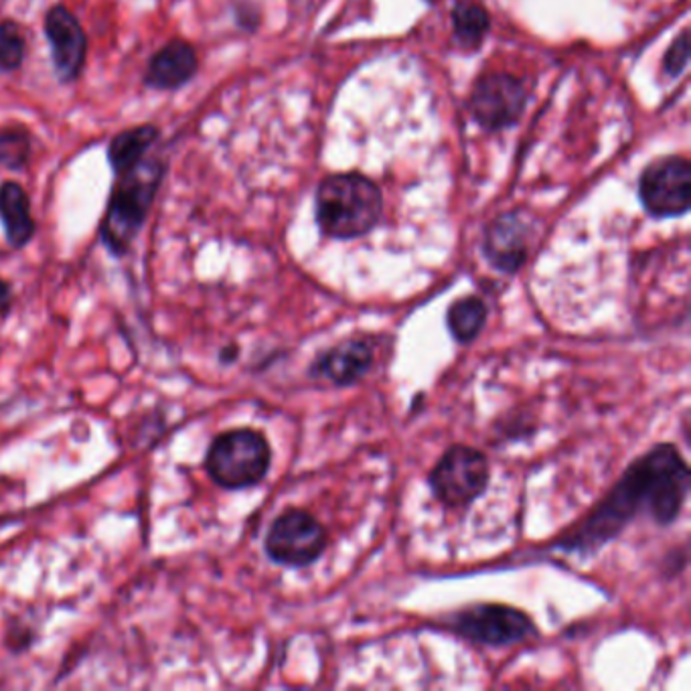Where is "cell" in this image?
<instances>
[{"instance_id": "6da1fadb", "label": "cell", "mask_w": 691, "mask_h": 691, "mask_svg": "<svg viewBox=\"0 0 691 691\" xmlns=\"http://www.w3.org/2000/svg\"><path fill=\"white\" fill-rule=\"evenodd\" d=\"M688 493L690 469L678 447H654L628 467L611 493L553 548L574 553L599 551L637 517H651L657 525L673 524Z\"/></svg>"}, {"instance_id": "7a4b0ae2", "label": "cell", "mask_w": 691, "mask_h": 691, "mask_svg": "<svg viewBox=\"0 0 691 691\" xmlns=\"http://www.w3.org/2000/svg\"><path fill=\"white\" fill-rule=\"evenodd\" d=\"M167 173L165 158L146 156L139 165L114 177L106 211L98 223V240L110 256H129L151 218Z\"/></svg>"}, {"instance_id": "3957f363", "label": "cell", "mask_w": 691, "mask_h": 691, "mask_svg": "<svg viewBox=\"0 0 691 691\" xmlns=\"http://www.w3.org/2000/svg\"><path fill=\"white\" fill-rule=\"evenodd\" d=\"M384 218V193L361 173H337L315 193V219L322 235L339 242L372 233Z\"/></svg>"}, {"instance_id": "277c9868", "label": "cell", "mask_w": 691, "mask_h": 691, "mask_svg": "<svg viewBox=\"0 0 691 691\" xmlns=\"http://www.w3.org/2000/svg\"><path fill=\"white\" fill-rule=\"evenodd\" d=\"M272 462L268 440L254 428H233L213 438L206 454L209 479L228 491H243L266 479Z\"/></svg>"}, {"instance_id": "5b68a950", "label": "cell", "mask_w": 691, "mask_h": 691, "mask_svg": "<svg viewBox=\"0 0 691 691\" xmlns=\"http://www.w3.org/2000/svg\"><path fill=\"white\" fill-rule=\"evenodd\" d=\"M529 103L524 79L507 72H486L474 81L467 110L485 132H503L522 122Z\"/></svg>"}, {"instance_id": "8992f818", "label": "cell", "mask_w": 691, "mask_h": 691, "mask_svg": "<svg viewBox=\"0 0 691 691\" xmlns=\"http://www.w3.org/2000/svg\"><path fill=\"white\" fill-rule=\"evenodd\" d=\"M491 467L481 450L457 445L447 450L428 474L436 500L447 507H469L485 493Z\"/></svg>"}, {"instance_id": "52a82bcc", "label": "cell", "mask_w": 691, "mask_h": 691, "mask_svg": "<svg viewBox=\"0 0 691 691\" xmlns=\"http://www.w3.org/2000/svg\"><path fill=\"white\" fill-rule=\"evenodd\" d=\"M639 201L655 219L681 218L691 206V167L683 156H661L640 173Z\"/></svg>"}, {"instance_id": "ba28073f", "label": "cell", "mask_w": 691, "mask_h": 691, "mask_svg": "<svg viewBox=\"0 0 691 691\" xmlns=\"http://www.w3.org/2000/svg\"><path fill=\"white\" fill-rule=\"evenodd\" d=\"M264 548L272 562L303 568L322 556L327 548V531L310 513L286 509L270 525Z\"/></svg>"}, {"instance_id": "9c48e42d", "label": "cell", "mask_w": 691, "mask_h": 691, "mask_svg": "<svg viewBox=\"0 0 691 691\" xmlns=\"http://www.w3.org/2000/svg\"><path fill=\"white\" fill-rule=\"evenodd\" d=\"M449 628L462 639L486 647H507L536 633L524 611L507 604H476L452 616Z\"/></svg>"}, {"instance_id": "30bf717a", "label": "cell", "mask_w": 691, "mask_h": 691, "mask_svg": "<svg viewBox=\"0 0 691 691\" xmlns=\"http://www.w3.org/2000/svg\"><path fill=\"white\" fill-rule=\"evenodd\" d=\"M43 35L50 45L53 76L57 84L74 86L86 72L90 52V41L81 21L72 9L57 2L45 11Z\"/></svg>"}, {"instance_id": "8fae6325", "label": "cell", "mask_w": 691, "mask_h": 691, "mask_svg": "<svg viewBox=\"0 0 691 691\" xmlns=\"http://www.w3.org/2000/svg\"><path fill=\"white\" fill-rule=\"evenodd\" d=\"M199 74V53L187 39H168L149 57L142 86L151 91H179Z\"/></svg>"}, {"instance_id": "7c38bea8", "label": "cell", "mask_w": 691, "mask_h": 691, "mask_svg": "<svg viewBox=\"0 0 691 691\" xmlns=\"http://www.w3.org/2000/svg\"><path fill=\"white\" fill-rule=\"evenodd\" d=\"M483 256L503 274H515L524 268L529 254V223L517 211L501 213L486 226L483 235Z\"/></svg>"}, {"instance_id": "4fadbf2b", "label": "cell", "mask_w": 691, "mask_h": 691, "mask_svg": "<svg viewBox=\"0 0 691 691\" xmlns=\"http://www.w3.org/2000/svg\"><path fill=\"white\" fill-rule=\"evenodd\" d=\"M373 365V349L365 339H347L310 363V375L333 385L358 384Z\"/></svg>"}, {"instance_id": "5bb4252c", "label": "cell", "mask_w": 691, "mask_h": 691, "mask_svg": "<svg viewBox=\"0 0 691 691\" xmlns=\"http://www.w3.org/2000/svg\"><path fill=\"white\" fill-rule=\"evenodd\" d=\"M0 223L4 240L13 250H23L37 233V221L31 213V197L19 180L0 183Z\"/></svg>"}, {"instance_id": "9a60e30c", "label": "cell", "mask_w": 691, "mask_h": 691, "mask_svg": "<svg viewBox=\"0 0 691 691\" xmlns=\"http://www.w3.org/2000/svg\"><path fill=\"white\" fill-rule=\"evenodd\" d=\"M161 139H163V130L153 122H144V124L116 132L106 146V161L112 175L118 177L134 165H139L161 142Z\"/></svg>"}, {"instance_id": "2e32d148", "label": "cell", "mask_w": 691, "mask_h": 691, "mask_svg": "<svg viewBox=\"0 0 691 691\" xmlns=\"http://www.w3.org/2000/svg\"><path fill=\"white\" fill-rule=\"evenodd\" d=\"M452 43L462 53H476L491 33V14L473 0H457L452 11Z\"/></svg>"}, {"instance_id": "e0dca14e", "label": "cell", "mask_w": 691, "mask_h": 691, "mask_svg": "<svg viewBox=\"0 0 691 691\" xmlns=\"http://www.w3.org/2000/svg\"><path fill=\"white\" fill-rule=\"evenodd\" d=\"M486 308L485 300L479 296H464L450 305L447 312L449 331L459 343H473L485 327Z\"/></svg>"}, {"instance_id": "ac0fdd59", "label": "cell", "mask_w": 691, "mask_h": 691, "mask_svg": "<svg viewBox=\"0 0 691 691\" xmlns=\"http://www.w3.org/2000/svg\"><path fill=\"white\" fill-rule=\"evenodd\" d=\"M33 161V132L23 124L0 130V168L23 173Z\"/></svg>"}, {"instance_id": "d6986e66", "label": "cell", "mask_w": 691, "mask_h": 691, "mask_svg": "<svg viewBox=\"0 0 691 691\" xmlns=\"http://www.w3.org/2000/svg\"><path fill=\"white\" fill-rule=\"evenodd\" d=\"M26 33L19 21L11 17L0 19V74L11 76L25 65Z\"/></svg>"}, {"instance_id": "ffe728a7", "label": "cell", "mask_w": 691, "mask_h": 691, "mask_svg": "<svg viewBox=\"0 0 691 691\" xmlns=\"http://www.w3.org/2000/svg\"><path fill=\"white\" fill-rule=\"evenodd\" d=\"M690 33L683 29L678 37L671 41L663 55V76L669 79H678L690 64Z\"/></svg>"}, {"instance_id": "44dd1931", "label": "cell", "mask_w": 691, "mask_h": 691, "mask_svg": "<svg viewBox=\"0 0 691 691\" xmlns=\"http://www.w3.org/2000/svg\"><path fill=\"white\" fill-rule=\"evenodd\" d=\"M231 17L235 26L243 33H256L262 25V11L252 0H235L231 4Z\"/></svg>"}, {"instance_id": "7402d4cb", "label": "cell", "mask_w": 691, "mask_h": 691, "mask_svg": "<svg viewBox=\"0 0 691 691\" xmlns=\"http://www.w3.org/2000/svg\"><path fill=\"white\" fill-rule=\"evenodd\" d=\"M14 305L13 284L4 278H0V319H4Z\"/></svg>"}, {"instance_id": "603a6c76", "label": "cell", "mask_w": 691, "mask_h": 691, "mask_svg": "<svg viewBox=\"0 0 691 691\" xmlns=\"http://www.w3.org/2000/svg\"><path fill=\"white\" fill-rule=\"evenodd\" d=\"M238 355H240V351H238V347L235 346L223 347V349L219 351V361L228 365V363H233V361L238 359Z\"/></svg>"}]
</instances>
